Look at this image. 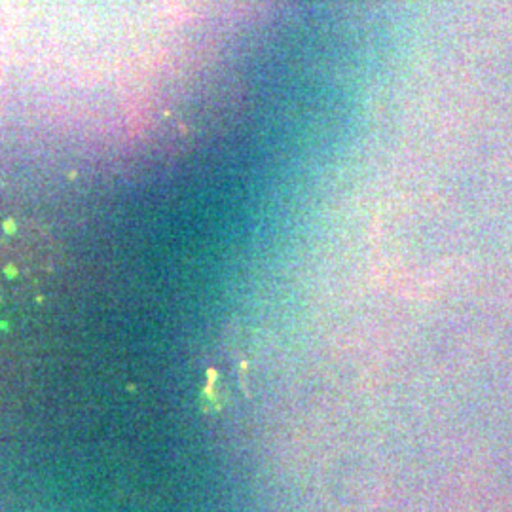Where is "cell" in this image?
Listing matches in <instances>:
<instances>
[{"label": "cell", "mask_w": 512, "mask_h": 512, "mask_svg": "<svg viewBox=\"0 0 512 512\" xmlns=\"http://www.w3.org/2000/svg\"><path fill=\"white\" fill-rule=\"evenodd\" d=\"M54 274L52 247L38 228L0 222V311L19 310L44 291Z\"/></svg>", "instance_id": "1"}]
</instances>
